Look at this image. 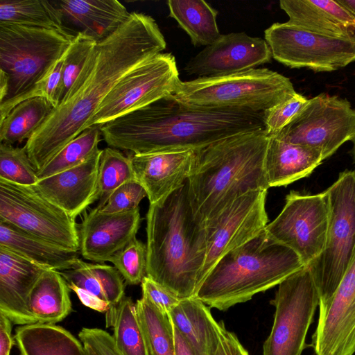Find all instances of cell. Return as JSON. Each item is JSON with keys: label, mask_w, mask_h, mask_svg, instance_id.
<instances>
[{"label": "cell", "mask_w": 355, "mask_h": 355, "mask_svg": "<svg viewBox=\"0 0 355 355\" xmlns=\"http://www.w3.org/2000/svg\"><path fill=\"white\" fill-rule=\"evenodd\" d=\"M166 46L155 20L137 12H130L114 33L97 42L63 101L24 145L37 172L85 130L101 102L126 73L162 53Z\"/></svg>", "instance_id": "obj_1"}, {"label": "cell", "mask_w": 355, "mask_h": 355, "mask_svg": "<svg viewBox=\"0 0 355 355\" xmlns=\"http://www.w3.org/2000/svg\"><path fill=\"white\" fill-rule=\"evenodd\" d=\"M266 130L263 112L182 103L171 94L101 126L112 148L135 155L198 150L242 132Z\"/></svg>", "instance_id": "obj_2"}, {"label": "cell", "mask_w": 355, "mask_h": 355, "mask_svg": "<svg viewBox=\"0 0 355 355\" xmlns=\"http://www.w3.org/2000/svg\"><path fill=\"white\" fill-rule=\"evenodd\" d=\"M268 139L266 130L242 132L195 150L188 193L202 225L241 195L268 191L264 161Z\"/></svg>", "instance_id": "obj_3"}, {"label": "cell", "mask_w": 355, "mask_h": 355, "mask_svg": "<svg viewBox=\"0 0 355 355\" xmlns=\"http://www.w3.org/2000/svg\"><path fill=\"white\" fill-rule=\"evenodd\" d=\"M146 276L180 299L194 297L206 254L204 226L196 218L188 182L146 214Z\"/></svg>", "instance_id": "obj_4"}, {"label": "cell", "mask_w": 355, "mask_h": 355, "mask_svg": "<svg viewBox=\"0 0 355 355\" xmlns=\"http://www.w3.org/2000/svg\"><path fill=\"white\" fill-rule=\"evenodd\" d=\"M304 267L293 250L274 240L264 229L223 256L194 297L210 308L226 311L279 285Z\"/></svg>", "instance_id": "obj_5"}, {"label": "cell", "mask_w": 355, "mask_h": 355, "mask_svg": "<svg viewBox=\"0 0 355 355\" xmlns=\"http://www.w3.org/2000/svg\"><path fill=\"white\" fill-rule=\"evenodd\" d=\"M296 93L287 77L267 68L180 80L171 96L191 106L265 112Z\"/></svg>", "instance_id": "obj_6"}, {"label": "cell", "mask_w": 355, "mask_h": 355, "mask_svg": "<svg viewBox=\"0 0 355 355\" xmlns=\"http://www.w3.org/2000/svg\"><path fill=\"white\" fill-rule=\"evenodd\" d=\"M75 36L64 31L0 22V70L9 78L8 94L2 103L26 93L44 78Z\"/></svg>", "instance_id": "obj_7"}, {"label": "cell", "mask_w": 355, "mask_h": 355, "mask_svg": "<svg viewBox=\"0 0 355 355\" xmlns=\"http://www.w3.org/2000/svg\"><path fill=\"white\" fill-rule=\"evenodd\" d=\"M330 215L325 245L307 266L324 306L338 286L355 246V178L352 171L339 173L327 190Z\"/></svg>", "instance_id": "obj_8"}, {"label": "cell", "mask_w": 355, "mask_h": 355, "mask_svg": "<svg viewBox=\"0 0 355 355\" xmlns=\"http://www.w3.org/2000/svg\"><path fill=\"white\" fill-rule=\"evenodd\" d=\"M75 220L46 198L35 185L0 179V222L64 248L80 251Z\"/></svg>", "instance_id": "obj_9"}, {"label": "cell", "mask_w": 355, "mask_h": 355, "mask_svg": "<svg viewBox=\"0 0 355 355\" xmlns=\"http://www.w3.org/2000/svg\"><path fill=\"white\" fill-rule=\"evenodd\" d=\"M318 292L307 266L278 285L271 304L275 307L263 355H302L308 330L319 306Z\"/></svg>", "instance_id": "obj_10"}, {"label": "cell", "mask_w": 355, "mask_h": 355, "mask_svg": "<svg viewBox=\"0 0 355 355\" xmlns=\"http://www.w3.org/2000/svg\"><path fill=\"white\" fill-rule=\"evenodd\" d=\"M181 80L175 58L160 53L126 73L108 93L85 129L105 123L172 94Z\"/></svg>", "instance_id": "obj_11"}, {"label": "cell", "mask_w": 355, "mask_h": 355, "mask_svg": "<svg viewBox=\"0 0 355 355\" xmlns=\"http://www.w3.org/2000/svg\"><path fill=\"white\" fill-rule=\"evenodd\" d=\"M270 136L320 150L325 159L354 138L355 109L345 98L321 93L308 99L288 125Z\"/></svg>", "instance_id": "obj_12"}, {"label": "cell", "mask_w": 355, "mask_h": 355, "mask_svg": "<svg viewBox=\"0 0 355 355\" xmlns=\"http://www.w3.org/2000/svg\"><path fill=\"white\" fill-rule=\"evenodd\" d=\"M264 35L272 57L291 68L329 72L355 60V37L324 35L287 22L274 23Z\"/></svg>", "instance_id": "obj_13"}, {"label": "cell", "mask_w": 355, "mask_h": 355, "mask_svg": "<svg viewBox=\"0 0 355 355\" xmlns=\"http://www.w3.org/2000/svg\"><path fill=\"white\" fill-rule=\"evenodd\" d=\"M329 215L325 191L314 195L291 191L282 210L265 230L274 240L293 250L308 266L324 248Z\"/></svg>", "instance_id": "obj_14"}, {"label": "cell", "mask_w": 355, "mask_h": 355, "mask_svg": "<svg viewBox=\"0 0 355 355\" xmlns=\"http://www.w3.org/2000/svg\"><path fill=\"white\" fill-rule=\"evenodd\" d=\"M266 195L267 191H248L237 198L215 218L202 225L206 254L200 275V284L223 256L245 244L265 229L268 221Z\"/></svg>", "instance_id": "obj_15"}, {"label": "cell", "mask_w": 355, "mask_h": 355, "mask_svg": "<svg viewBox=\"0 0 355 355\" xmlns=\"http://www.w3.org/2000/svg\"><path fill=\"white\" fill-rule=\"evenodd\" d=\"M311 347L315 355L355 353V246L335 293L327 304L319 307Z\"/></svg>", "instance_id": "obj_16"}, {"label": "cell", "mask_w": 355, "mask_h": 355, "mask_svg": "<svg viewBox=\"0 0 355 355\" xmlns=\"http://www.w3.org/2000/svg\"><path fill=\"white\" fill-rule=\"evenodd\" d=\"M272 53L265 39L244 32L220 35L186 64L188 76H221L246 71L270 62Z\"/></svg>", "instance_id": "obj_17"}, {"label": "cell", "mask_w": 355, "mask_h": 355, "mask_svg": "<svg viewBox=\"0 0 355 355\" xmlns=\"http://www.w3.org/2000/svg\"><path fill=\"white\" fill-rule=\"evenodd\" d=\"M140 222L139 207L106 214L96 207L85 212L78 229L81 255L96 263L109 261L136 237Z\"/></svg>", "instance_id": "obj_18"}, {"label": "cell", "mask_w": 355, "mask_h": 355, "mask_svg": "<svg viewBox=\"0 0 355 355\" xmlns=\"http://www.w3.org/2000/svg\"><path fill=\"white\" fill-rule=\"evenodd\" d=\"M49 268L0 245V313L14 324L36 323L30 313L29 296Z\"/></svg>", "instance_id": "obj_19"}, {"label": "cell", "mask_w": 355, "mask_h": 355, "mask_svg": "<svg viewBox=\"0 0 355 355\" xmlns=\"http://www.w3.org/2000/svg\"><path fill=\"white\" fill-rule=\"evenodd\" d=\"M102 150L82 164L40 180L35 184L41 193L76 218L98 200V172Z\"/></svg>", "instance_id": "obj_20"}, {"label": "cell", "mask_w": 355, "mask_h": 355, "mask_svg": "<svg viewBox=\"0 0 355 355\" xmlns=\"http://www.w3.org/2000/svg\"><path fill=\"white\" fill-rule=\"evenodd\" d=\"M136 178L144 188L150 204H155L180 188L188 180L195 150L132 154Z\"/></svg>", "instance_id": "obj_21"}, {"label": "cell", "mask_w": 355, "mask_h": 355, "mask_svg": "<svg viewBox=\"0 0 355 355\" xmlns=\"http://www.w3.org/2000/svg\"><path fill=\"white\" fill-rule=\"evenodd\" d=\"M68 33H82L98 42L114 33L129 17L116 0L54 1Z\"/></svg>", "instance_id": "obj_22"}, {"label": "cell", "mask_w": 355, "mask_h": 355, "mask_svg": "<svg viewBox=\"0 0 355 355\" xmlns=\"http://www.w3.org/2000/svg\"><path fill=\"white\" fill-rule=\"evenodd\" d=\"M288 24L318 34L355 37V17L337 1L282 0Z\"/></svg>", "instance_id": "obj_23"}, {"label": "cell", "mask_w": 355, "mask_h": 355, "mask_svg": "<svg viewBox=\"0 0 355 355\" xmlns=\"http://www.w3.org/2000/svg\"><path fill=\"white\" fill-rule=\"evenodd\" d=\"M323 160L320 150L269 136L264 161L268 186L286 187L308 177Z\"/></svg>", "instance_id": "obj_24"}, {"label": "cell", "mask_w": 355, "mask_h": 355, "mask_svg": "<svg viewBox=\"0 0 355 355\" xmlns=\"http://www.w3.org/2000/svg\"><path fill=\"white\" fill-rule=\"evenodd\" d=\"M209 308L192 297L181 299L168 314L173 325L199 355H214L225 329L223 322L215 320Z\"/></svg>", "instance_id": "obj_25"}, {"label": "cell", "mask_w": 355, "mask_h": 355, "mask_svg": "<svg viewBox=\"0 0 355 355\" xmlns=\"http://www.w3.org/2000/svg\"><path fill=\"white\" fill-rule=\"evenodd\" d=\"M0 245L49 269L58 271L72 269L80 254V251L64 248L1 222Z\"/></svg>", "instance_id": "obj_26"}, {"label": "cell", "mask_w": 355, "mask_h": 355, "mask_svg": "<svg viewBox=\"0 0 355 355\" xmlns=\"http://www.w3.org/2000/svg\"><path fill=\"white\" fill-rule=\"evenodd\" d=\"M14 339L20 355H87L82 342L56 324L20 325Z\"/></svg>", "instance_id": "obj_27"}, {"label": "cell", "mask_w": 355, "mask_h": 355, "mask_svg": "<svg viewBox=\"0 0 355 355\" xmlns=\"http://www.w3.org/2000/svg\"><path fill=\"white\" fill-rule=\"evenodd\" d=\"M70 288L60 272L46 270L31 291L29 311L36 323L55 324L72 311Z\"/></svg>", "instance_id": "obj_28"}, {"label": "cell", "mask_w": 355, "mask_h": 355, "mask_svg": "<svg viewBox=\"0 0 355 355\" xmlns=\"http://www.w3.org/2000/svg\"><path fill=\"white\" fill-rule=\"evenodd\" d=\"M60 272L68 284L107 302L110 307L125 296L124 279L114 266L87 263L79 258L72 269Z\"/></svg>", "instance_id": "obj_29"}, {"label": "cell", "mask_w": 355, "mask_h": 355, "mask_svg": "<svg viewBox=\"0 0 355 355\" xmlns=\"http://www.w3.org/2000/svg\"><path fill=\"white\" fill-rule=\"evenodd\" d=\"M169 17L188 34L193 46H208L220 34L218 11L203 0H168Z\"/></svg>", "instance_id": "obj_30"}, {"label": "cell", "mask_w": 355, "mask_h": 355, "mask_svg": "<svg viewBox=\"0 0 355 355\" xmlns=\"http://www.w3.org/2000/svg\"><path fill=\"white\" fill-rule=\"evenodd\" d=\"M106 327L113 329L114 344L122 355H148L138 319L136 303L124 296L105 313Z\"/></svg>", "instance_id": "obj_31"}, {"label": "cell", "mask_w": 355, "mask_h": 355, "mask_svg": "<svg viewBox=\"0 0 355 355\" xmlns=\"http://www.w3.org/2000/svg\"><path fill=\"white\" fill-rule=\"evenodd\" d=\"M53 109L43 97L27 99L17 105L0 121V142L12 145L31 138Z\"/></svg>", "instance_id": "obj_32"}, {"label": "cell", "mask_w": 355, "mask_h": 355, "mask_svg": "<svg viewBox=\"0 0 355 355\" xmlns=\"http://www.w3.org/2000/svg\"><path fill=\"white\" fill-rule=\"evenodd\" d=\"M0 22L67 31L54 1L0 0Z\"/></svg>", "instance_id": "obj_33"}, {"label": "cell", "mask_w": 355, "mask_h": 355, "mask_svg": "<svg viewBox=\"0 0 355 355\" xmlns=\"http://www.w3.org/2000/svg\"><path fill=\"white\" fill-rule=\"evenodd\" d=\"M136 309L148 355H175L174 329L169 315L142 297L137 300Z\"/></svg>", "instance_id": "obj_34"}, {"label": "cell", "mask_w": 355, "mask_h": 355, "mask_svg": "<svg viewBox=\"0 0 355 355\" xmlns=\"http://www.w3.org/2000/svg\"><path fill=\"white\" fill-rule=\"evenodd\" d=\"M101 126L84 130L68 143L43 168L37 172L39 180L75 167L87 160L100 149Z\"/></svg>", "instance_id": "obj_35"}, {"label": "cell", "mask_w": 355, "mask_h": 355, "mask_svg": "<svg viewBox=\"0 0 355 355\" xmlns=\"http://www.w3.org/2000/svg\"><path fill=\"white\" fill-rule=\"evenodd\" d=\"M136 180L131 156L119 149L107 147L102 150L98 172L97 207L105 204L111 193L125 182Z\"/></svg>", "instance_id": "obj_36"}, {"label": "cell", "mask_w": 355, "mask_h": 355, "mask_svg": "<svg viewBox=\"0 0 355 355\" xmlns=\"http://www.w3.org/2000/svg\"><path fill=\"white\" fill-rule=\"evenodd\" d=\"M0 179L21 185H35L40 180L24 146L1 143Z\"/></svg>", "instance_id": "obj_37"}, {"label": "cell", "mask_w": 355, "mask_h": 355, "mask_svg": "<svg viewBox=\"0 0 355 355\" xmlns=\"http://www.w3.org/2000/svg\"><path fill=\"white\" fill-rule=\"evenodd\" d=\"M96 44L92 37L78 33L64 53L59 105L73 86Z\"/></svg>", "instance_id": "obj_38"}, {"label": "cell", "mask_w": 355, "mask_h": 355, "mask_svg": "<svg viewBox=\"0 0 355 355\" xmlns=\"http://www.w3.org/2000/svg\"><path fill=\"white\" fill-rule=\"evenodd\" d=\"M146 245L135 237L109 261L119 270L125 284L137 285L146 276Z\"/></svg>", "instance_id": "obj_39"}, {"label": "cell", "mask_w": 355, "mask_h": 355, "mask_svg": "<svg viewBox=\"0 0 355 355\" xmlns=\"http://www.w3.org/2000/svg\"><path fill=\"white\" fill-rule=\"evenodd\" d=\"M62 67L63 56L50 72L29 91L17 98L0 103V121H3L17 105L31 98H45L53 108L58 107L60 103Z\"/></svg>", "instance_id": "obj_40"}, {"label": "cell", "mask_w": 355, "mask_h": 355, "mask_svg": "<svg viewBox=\"0 0 355 355\" xmlns=\"http://www.w3.org/2000/svg\"><path fill=\"white\" fill-rule=\"evenodd\" d=\"M146 196L144 188L139 182L130 180L116 189L99 209L106 214L130 211L139 207L140 202Z\"/></svg>", "instance_id": "obj_41"}, {"label": "cell", "mask_w": 355, "mask_h": 355, "mask_svg": "<svg viewBox=\"0 0 355 355\" xmlns=\"http://www.w3.org/2000/svg\"><path fill=\"white\" fill-rule=\"evenodd\" d=\"M307 101L306 97L296 92L288 99L263 112L268 135H274L288 125Z\"/></svg>", "instance_id": "obj_42"}, {"label": "cell", "mask_w": 355, "mask_h": 355, "mask_svg": "<svg viewBox=\"0 0 355 355\" xmlns=\"http://www.w3.org/2000/svg\"><path fill=\"white\" fill-rule=\"evenodd\" d=\"M142 297L147 299L164 313L169 312L179 303L180 298L148 276L141 283Z\"/></svg>", "instance_id": "obj_43"}, {"label": "cell", "mask_w": 355, "mask_h": 355, "mask_svg": "<svg viewBox=\"0 0 355 355\" xmlns=\"http://www.w3.org/2000/svg\"><path fill=\"white\" fill-rule=\"evenodd\" d=\"M80 340L89 343L100 355H122L116 348L112 336L99 328L83 327L78 333Z\"/></svg>", "instance_id": "obj_44"}, {"label": "cell", "mask_w": 355, "mask_h": 355, "mask_svg": "<svg viewBox=\"0 0 355 355\" xmlns=\"http://www.w3.org/2000/svg\"><path fill=\"white\" fill-rule=\"evenodd\" d=\"M214 355H250L243 347L237 336L226 329Z\"/></svg>", "instance_id": "obj_45"}, {"label": "cell", "mask_w": 355, "mask_h": 355, "mask_svg": "<svg viewBox=\"0 0 355 355\" xmlns=\"http://www.w3.org/2000/svg\"><path fill=\"white\" fill-rule=\"evenodd\" d=\"M68 286L70 290L76 294L81 303L85 306L101 313H106L110 308L107 302L94 296L74 285L68 284Z\"/></svg>", "instance_id": "obj_46"}, {"label": "cell", "mask_w": 355, "mask_h": 355, "mask_svg": "<svg viewBox=\"0 0 355 355\" xmlns=\"http://www.w3.org/2000/svg\"><path fill=\"white\" fill-rule=\"evenodd\" d=\"M12 321L0 313V355H10V350L15 344L12 336Z\"/></svg>", "instance_id": "obj_47"}, {"label": "cell", "mask_w": 355, "mask_h": 355, "mask_svg": "<svg viewBox=\"0 0 355 355\" xmlns=\"http://www.w3.org/2000/svg\"><path fill=\"white\" fill-rule=\"evenodd\" d=\"M173 329L175 344V355H199L174 326Z\"/></svg>", "instance_id": "obj_48"}, {"label": "cell", "mask_w": 355, "mask_h": 355, "mask_svg": "<svg viewBox=\"0 0 355 355\" xmlns=\"http://www.w3.org/2000/svg\"><path fill=\"white\" fill-rule=\"evenodd\" d=\"M9 89V78L8 75L0 70V103L7 97Z\"/></svg>", "instance_id": "obj_49"}, {"label": "cell", "mask_w": 355, "mask_h": 355, "mask_svg": "<svg viewBox=\"0 0 355 355\" xmlns=\"http://www.w3.org/2000/svg\"><path fill=\"white\" fill-rule=\"evenodd\" d=\"M355 17V0H338Z\"/></svg>", "instance_id": "obj_50"}, {"label": "cell", "mask_w": 355, "mask_h": 355, "mask_svg": "<svg viewBox=\"0 0 355 355\" xmlns=\"http://www.w3.org/2000/svg\"><path fill=\"white\" fill-rule=\"evenodd\" d=\"M84 345L87 355H100L96 349L87 341L80 340Z\"/></svg>", "instance_id": "obj_51"}, {"label": "cell", "mask_w": 355, "mask_h": 355, "mask_svg": "<svg viewBox=\"0 0 355 355\" xmlns=\"http://www.w3.org/2000/svg\"><path fill=\"white\" fill-rule=\"evenodd\" d=\"M352 141L353 142V148H352V153L354 162H355V137Z\"/></svg>", "instance_id": "obj_52"}, {"label": "cell", "mask_w": 355, "mask_h": 355, "mask_svg": "<svg viewBox=\"0 0 355 355\" xmlns=\"http://www.w3.org/2000/svg\"><path fill=\"white\" fill-rule=\"evenodd\" d=\"M352 171H353V173H354V178H355V168Z\"/></svg>", "instance_id": "obj_53"}]
</instances>
